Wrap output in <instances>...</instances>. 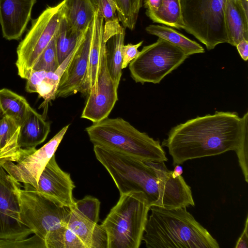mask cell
Listing matches in <instances>:
<instances>
[{
    "mask_svg": "<svg viewBox=\"0 0 248 248\" xmlns=\"http://www.w3.org/2000/svg\"><path fill=\"white\" fill-rule=\"evenodd\" d=\"M174 169L172 171V174L174 177H178L182 175L183 170V167L179 164L174 166Z\"/></svg>",
    "mask_w": 248,
    "mask_h": 248,
    "instance_id": "37",
    "label": "cell"
},
{
    "mask_svg": "<svg viewBox=\"0 0 248 248\" xmlns=\"http://www.w3.org/2000/svg\"><path fill=\"white\" fill-rule=\"evenodd\" d=\"M93 145L96 159L112 177L120 195L142 192L151 206L167 209L195 206L191 187L182 175L173 176L164 162H144L114 150Z\"/></svg>",
    "mask_w": 248,
    "mask_h": 248,
    "instance_id": "1",
    "label": "cell"
},
{
    "mask_svg": "<svg viewBox=\"0 0 248 248\" xmlns=\"http://www.w3.org/2000/svg\"><path fill=\"white\" fill-rule=\"evenodd\" d=\"M81 33L79 34L73 31L69 27L65 20L62 17L56 38V49L59 64L74 48Z\"/></svg>",
    "mask_w": 248,
    "mask_h": 248,
    "instance_id": "26",
    "label": "cell"
},
{
    "mask_svg": "<svg viewBox=\"0 0 248 248\" xmlns=\"http://www.w3.org/2000/svg\"><path fill=\"white\" fill-rule=\"evenodd\" d=\"M30 106L24 97L8 89H0V119L8 116L20 126Z\"/></svg>",
    "mask_w": 248,
    "mask_h": 248,
    "instance_id": "22",
    "label": "cell"
},
{
    "mask_svg": "<svg viewBox=\"0 0 248 248\" xmlns=\"http://www.w3.org/2000/svg\"><path fill=\"white\" fill-rule=\"evenodd\" d=\"M146 14L154 22L177 29H184L180 0H163L156 11Z\"/></svg>",
    "mask_w": 248,
    "mask_h": 248,
    "instance_id": "24",
    "label": "cell"
},
{
    "mask_svg": "<svg viewBox=\"0 0 248 248\" xmlns=\"http://www.w3.org/2000/svg\"><path fill=\"white\" fill-rule=\"evenodd\" d=\"M243 128L240 142L235 151L245 180L248 182V112L243 116Z\"/></svg>",
    "mask_w": 248,
    "mask_h": 248,
    "instance_id": "30",
    "label": "cell"
},
{
    "mask_svg": "<svg viewBox=\"0 0 248 248\" xmlns=\"http://www.w3.org/2000/svg\"><path fill=\"white\" fill-rule=\"evenodd\" d=\"M189 56L179 47L158 38L144 46L129 64L130 75L137 83L158 84Z\"/></svg>",
    "mask_w": 248,
    "mask_h": 248,
    "instance_id": "8",
    "label": "cell"
},
{
    "mask_svg": "<svg viewBox=\"0 0 248 248\" xmlns=\"http://www.w3.org/2000/svg\"><path fill=\"white\" fill-rule=\"evenodd\" d=\"M50 130V124L31 106L19 126L17 143L22 149H31L43 142Z\"/></svg>",
    "mask_w": 248,
    "mask_h": 248,
    "instance_id": "19",
    "label": "cell"
},
{
    "mask_svg": "<svg viewBox=\"0 0 248 248\" xmlns=\"http://www.w3.org/2000/svg\"><path fill=\"white\" fill-rule=\"evenodd\" d=\"M142 238L148 248H218L210 232L186 207L151 206Z\"/></svg>",
    "mask_w": 248,
    "mask_h": 248,
    "instance_id": "3",
    "label": "cell"
},
{
    "mask_svg": "<svg viewBox=\"0 0 248 248\" xmlns=\"http://www.w3.org/2000/svg\"><path fill=\"white\" fill-rule=\"evenodd\" d=\"M75 187L70 174L60 168L54 155L42 172L37 188H33L40 194L70 208L75 201L73 196Z\"/></svg>",
    "mask_w": 248,
    "mask_h": 248,
    "instance_id": "13",
    "label": "cell"
},
{
    "mask_svg": "<svg viewBox=\"0 0 248 248\" xmlns=\"http://www.w3.org/2000/svg\"><path fill=\"white\" fill-rule=\"evenodd\" d=\"M224 19L229 44L235 46L248 40V15L238 0H226Z\"/></svg>",
    "mask_w": 248,
    "mask_h": 248,
    "instance_id": "20",
    "label": "cell"
},
{
    "mask_svg": "<svg viewBox=\"0 0 248 248\" xmlns=\"http://www.w3.org/2000/svg\"><path fill=\"white\" fill-rule=\"evenodd\" d=\"M118 89L108 70L105 47L96 86L87 96L81 118L94 123L108 117L118 99Z\"/></svg>",
    "mask_w": 248,
    "mask_h": 248,
    "instance_id": "12",
    "label": "cell"
},
{
    "mask_svg": "<svg viewBox=\"0 0 248 248\" xmlns=\"http://www.w3.org/2000/svg\"><path fill=\"white\" fill-rule=\"evenodd\" d=\"M47 72L44 70H31L26 79V91L30 93H36L38 86L46 77Z\"/></svg>",
    "mask_w": 248,
    "mask_h": 248,
    "instance_id": "33",
    "label": "cell"
},
{
    "mask_svg": "<svg viewBox=\"0 0 248 248\" xmlns=\"http://www.w3.org/2000/svg\"><path fill=\"white\" fill-rule=\"evenodd\" d=\"M96 10H100L101 6L102 0H91Z\"/></svg>",
    "mask_w": 248,
    "mask_h": 248,
    "instance_id": "39",
    "label": "cell"
},
{
    "mask_svg": "<svg viewBox=\"0 0 248 248\" xmlns=\"http://www.w3.org/2000/svg\"><path fill=\"white\" fill-rule=\"evenodd\" d=\"M91 39L90 26L84 39L61 78L56 98L67 97L78 92L87 69Z\"/></svg>",
    "mask_w": 248,
    "mask_h": 248,
    "instance_id": "15",
    "label": "cell"
},
{
    "mask_svg": "<svg viewBox=\"0 0 248 248\" xmlns=\"http://www.w3.org/2000/svg\"><path fill=\"white\" fill-rule=\"evenodd\" d=\"M125 28L117 18L104 22V40L107 66L112 80L118 88L122 75V49L124 45Z\"/></svg>",
    "mask_w": 248,
    "mask_h": 248,
    "instance_id": "17",
    "label": "cell"
},
{
    "mask_svg": "<svg viewBox=\"0 0 248 248\" xmlns=\"http://www.w3.org/2000/svg\"><path fill=\"white\" fill-rule=\"evenodd\" d=\"M184 29L208 50L228 43L224 12L226 0H180Z\"/></svg>",
    "mask_w": 248,
    "mask_h": 248,
    "instance_id": "6",
    "label": "cell"
},
{
    "mask_svg": "<svg viewBox=\"0 0 248 248\" xmlns=\"http://www.w3.org/2000/svg\"><path fill=\"white\" fill-rule=\"evenodd\" d=\"M36 0H0V24L3 37L19 40L31 19Z\"/></svg>",
    "mask_w": 248,
    "mask_h": 248,
    "instance_id": "14",
    "label": "cell"
},
{
    "mask_svg": "<svg viewBox=\"0 0 248 248\" xmlns=\"http://www.w3.org/2000/svg\"><path fill=\"white\" fill-rule=\"evenodd\" d=\"M144 7L147 10L146 13L156 11L161 6L163 0H143Z\"/></svg>",
    "mask_w": 248,
    "mask_h": 248,
    "instance_id": "36",
    "label": "cell"
},
{
    "mask_svg": "<svg viewBox=\"0 0 248 248\" xmlns=\"http://www.w3.org/2000/svg\"><path fill=\"white\" fill-rule=\"evenodd\" d=\"M0 248H46L43 240L37 235L20 239H0Z\"/></svg>",
    "mask_w": 248,
    "mask_h": 248,
    "instance_id": "31",
    "label": "cell"
},
{
    "mask_svg": "<svg viewBox=\"0 0 248 248\" xmlns=\"http://www.w3.org/2000/svg\"><path fill=\"white\" fill-rule=\"evenodd\" d=\"M143 0H113L120 22L125 28H135Z\"/></svg>",
    "mask_w": 248,
    "mask_h": 248,
    "instance_id": "27",
    "label": "cell"
},
{
    "mask_svg": "<svg viewBox=\"0 0 248 248\" xmlns=\"http://www.w3.org/2000/svg\"><path fill=\"white\" fill-rule=\"evenodd\" d=\"M235 248H248V216L245 220V226L240 237L235 246Z\"/></svg>",
    "mask_w": 248,
    "mask_h": 248,
    "instance_id": "34",
    "label": "cell"
},
{
    "mask_svg": "<svg viewBox=\"0 0 248 248\" xmlns=\"http://www.w3.org/2000/svg\"><path fill=\"white\" fill-rule=\"evenodd\" d=\"M100 204L97 198L87 196L81 200L75 201L71 207L93 222L97 223L99 219Z\"/></svg>",
    "mask_w": 248,
    "mask_h": 248,
    "instance_id": "29",
    "label": "cell"
},
{
    "mask_svg": "<svg viewBox=\"0 0 248 248\" xmlns=\"http://www.w3.org/2000/svg\"><path fill=\"white\" fill-rule=\"evenodd\" d=\"M20 186L0 164V239H20L33 234L20 220Z\"/></svg>",
    "mask_w": 248,
    "mask_h": 248,
    "instance_id": "11",
    "label": "cell"
},
{
    "mask_svg": "<svg viewBox=\"0 0 248 248\" xmlns=\"http://www.w3.org/2000/svg\"><path fill=\"white\" fill-rule=\"evenodd\" d=\"M146 31L179 47L189 56L191 55L204 52V49L199 44L191 40L173 29L165 26L151 24L148 26Z\"/></svg>",
    "mask_w": 248,
    "mask_h": 248,
    "instance_id": "23",
    "label": "cell"
},
{
    "mask_svg": "<svg viewBox=\"0 0 248 248\" xmlns=\"http://www.w3.org/2000/svg\"><path fill=\"white\" fill-rule=\"evenodd\" d=\"M150 207L142 192L121 195L101 224L107 234L108 248H139Z\"/></svg>",
    "mask_w": 248,
    "mask_h": 248,
    "instance_id": "5",
    "label": "cell"
},
{
    "mask_svg": "<svg viewBox=\"0 0 248 248\" xmlns=\"http://www.w3.org/2000/svg\"><path fill=\"white\" fill-rule=\"evenodd\" d=\"M243 123V117L235 112L198 116L171 128L161 145L168 148L174 166L188 160L235 152Z\"/></svg>",
    "mask_w": 248,
    "mask_h": 248,
    "instance_id": "2",
    "label": "cell"
},
{
    "mask_svg": "<svg viewBox=\"0 0 248 248\" xmlns=\"http://www.w3.org/2000/svg\"><path fill=\"white\" fill-rule=\"evenodd\" d=\"M43 241L46 248H86L81 240L66 226L49 233Z\"/></svg>",
    "mask_w": 248,
    "mask_h": 248,
    "instance_id": "25",
    "label": "cell"
},
{
    "mask_svg": "<svg viewBox=\"0 0 248 248\" xmlns=\"http://www.w3.org/2000/svg\"><path fill=\"white\" fill-rule=\"evenodd\" d=\"M70 124L61 129L48 142L39 149H32L15 164L0 160V164L16 181L31 185L36 188L39 177L55 153Z\"/></svg>",
    "mask_w": 248,
    "mask_h": 248,
    "instance_id": "10",
    "label": "cell"
},
{
    "mask_svg": "<svg viewBox=\"0 0 248 248\" xmlns=\"http://www.w3.org/2000/svg\"><path fill=\"white\" fill-rule=\"evenodd\" d=\"M235 46L242 59L247 61L248 59V40L243 39Z\"/></svg>",
    "mask_w": 248,
    "mask_h": 248,
    "instance_id": "35",
    "label": "cell"
},
{
    "mask_svg": "<svg viewBox=\"0 0 248 248\" xmlns=\"http://www.w3.org/2000/svg\"><path fill=\"white\" fill-rule=\"evenodd\" d=\"M143 43L141 41L137 44H128L124 45L122 49V69L126 68L128 65L140 54L138 48Z\"/></svg>",
    "mask_w": 248,
    "mask_h": 248,
    "instance_id": "32",
    "label": "cell"
},
{
    "mask_svg": "<svg viewBox=\"0 0 248 248\" xmlns=\"http://www.w3.org/2000/svg\"><path fill=\"white\" fill-rule=\"evenodd\" d=\"M21 222L43 240L54 231L66 225L70 208L40 194L30 185L18 190Z\"/></svg>",
    "mask_w": 248,
    "mask_h": 248,
    "instance_id": "7",
    "label": "cell"
},
{
    "mask_svg": "<svg viewBox=\"0 0 248 248\" xmlns=\"http://www.w3.org/2000/svg\"><path fill=\"white\" fill-rule=\"evenodd\" d=\"M108 0L110 3V5L112 6L113 9L116 12V7H115V5L114 2L113 1V0Z\"/></svg>",
    "mask_w": 248,
    "mask_h": 248,
    "instance_id": "40",
    "label": "cell"
},
{
    "mask_svg": "<svg viewBox=\"0 0 248 248\" xmlns=\"http://www.w3.org/2000/svg\"><path fill=\"white\" fill-rule=\"evenodd\" d=\"M241 4L246 14L248 15V0H238Z\"/></svg>",
    "mask_w": 248,
    "mask_h": 248,
    "instance_id": "38",
    "label": "cell"
},
{
    "mask_svg": "<svg viewBox=\"0 0 248 248\" xmlns=\"http://www.w3.org/2000/svg\"><path fill=\"white\" fill-rule=\"evenodd\" d=\"M57 34V32L40 54L33 65L32 70L54 72L58 68L60 64L58 60L56 49Z\"/></svg>",
    "mask_w": 248,
    "mask_h": 248,
    "instance_id": "28",
    "label": "cell"
},
{
    "mask_svg": "<svg viewBox=\"0 0 248 248\" xmlns=\"http://www.w3.org/2000/svg\"><path fill=\"white\" fill-rule=\"evenodd\" d=\"M90 29L91 39L88 66L78 90L87 96L96 86L101 55L105 47L104 19L99 10L95 11Z\"/></svg>",
    "mask_w": 248,
    "mask_h": 248,
    "instance_id": "16",
    "label": "cell"
},
{
    "mask_svg": "<svg viewBox=\"0 0 248 248\" xmlns=\"http://www.w3.org/2000/svg\"><path fill=\"white\" fill-rule=\"evenodd\" d=\"M90 141L143 161L166 162L168 158L159 140L141 132L121 118L106 119L85 129Z\"/></svg>",
    "mask_w": 248,
    "mask_h": 248,
    "instance_id": "4",
    "label": "cell"
},
{
    "mask_svg": "<svg viewBox=\"0 0 248 248\" xmlns=\"http://www.w3.org/2000/svg\"><path fill=\"white\" fill-rule=\"evenodd\" d=\"M66 226L81 240L86 248H108L107 234L101 226L70 208Z\"/></svg>",
    "mask_w": 248,
    "mask_h": 248,
    "instance_id": "18",
    "label": "cell"
},
{
    "mask_svg": "<svg viewBox=\"0 0 248 248\" xmlns=\"http://www.w3.org/2000/svg\"><path fill=\"white\" fill-rule=\"evenodd\" d=\"M63 0L48 6L31 21V26L17 49L18 76L26 79L36 60L57 32L63 17Z\"/></svg>",
    "mask_w": 248,
    "mask_h": 248,
    "instance_id": "9",
    "label": "cell"
},
{
    "mask_svg": "<svg viewBox=\"0 0 248 248\" xmlns=\"http://www.w3.org/2000/svg\"><path fill=\"white\" fill-rule=\"evenodd\" d=\"M63 17L69 27L74 32L82 33L88 28L95 11L91 0H63Z\"/></svg>",
    "mask_w": 248,
    "mask_h": 248,
    "instance_id": "21",
    "label": "cell"
}]
</instances>
